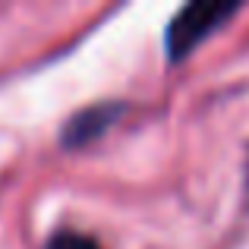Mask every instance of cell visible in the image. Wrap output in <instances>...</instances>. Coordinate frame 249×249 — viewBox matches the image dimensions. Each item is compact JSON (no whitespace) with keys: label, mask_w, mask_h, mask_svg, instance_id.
<instances>
[{"label":"cell","mask_w":249,"mask_h":249,"mask_svg":"<svg viewBox=\"0 0 249 249\" xmlns=\"http://www.w3.org/2000/svg\"><path fill=\"white\" fill-rule=\"evenodd\" d=\"M237 10H240L237 3H189V6H183L167 25V57L170 60L186 57L202 38H208Z\"/></svg>","instance_id":"cell-1"},{"label":"cell","mask_w":249,"mask_h":249,"mask_svg":"<svg viewBox=\"0 0 249 249\" xmlns=\"http://www.w3.org/2000/svg\"><path fill=\"white\" fill-rule=\"evenodd\" d=\"M110 117H117V107H89L85 114H79L73 123H67V133H63V142L67 145H82V142H89L91 136H98L104 129V123L110 120Z\"/></svg>","instance_id":"cell-2"},{"label":"cell","mask_w":249,"mask_h":249,"mask_svg":"<svg viewBox=\"0 0 249 249\" xmlns=\"http://www.w3.org/2000/svg\"><path fill=\"white\" fill-rule=\"evenodd\" d=\"M44 249H101L91 237H85V233H76V231H60L54 233V237L48 240V246Z\"/></svg>","instance_id":"cell-3"}]
</instances>
